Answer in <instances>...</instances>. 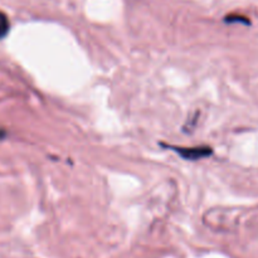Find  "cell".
Listing matches in <instances>:
<instances>
[{"instance_id": "cell-1", "label": "cell", "mask_w": 258, "mask_h": 258, "mask_svg": "<svg viewBox=\"0 0 258 258\" xmlns=\"http://www.w3.org/2000/svg\"><path fill=\"white\" fill-rule=\"evenodd\" d=\"M179 154L186 160H198V159L206 158L211 155L212 149L209 148H190V149H176Z\"/></svg>"}, {"instance_id": "cell-2", "label": "cell", "mask_w": 258, "mask_h": 258, "mask_svg": "<svg viewBox=\"0 0 258 258\" xmlns=\"http://www.w3.org/2000/svg\"><path fill=\"white\" fill-rule=\"evenodd\" d=\"M9 29H10L9 19H8V17L4 14V13L0 12V39L4 38L5 35L8 34Z\"/></svg>"}]
</instances>
